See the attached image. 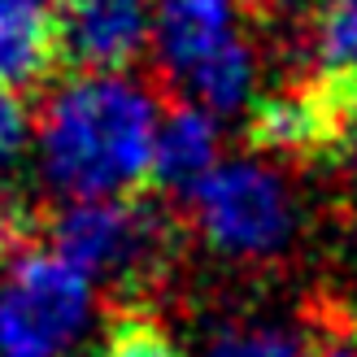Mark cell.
<instances>
[{
	"mask_svg": "<svg viewBox=\"0 0 357 357\" xmlns=\"http://www.w3.org/2000/svg\"><path fill=\"white\" fill-rule=\"evenodd\" d=\"M157 122L162 105L135 75H70L35 118L40 178L66 205L135 196L153 170Z\"/></svg>",
	"mask_w": 357,
	"mask_h": 357,
	"instance_id": "6da1fadb",
	"label": "cell"
},
{
	"mask_svg": "<svg viewBox=\"0 0 357 357\" xmlns=\"http://www.w3.org/2000/svg\"><path fill=\"white\" fill-rule=\"evenodd\" d=\"M153 52L196 109L218 122L253 109L257 52L240 35L236 0H153Z\"/></svg>",
	"mask_w": 357,
	"mask_h": 357,
	"instance_id": "7a4b0ae2",
	"label": "cell"
},
{
	"mask_svg": "<svg viewBox=\"0 0 357 357\" xmlns=\"http://www.w3.org/2000/svg\"><path fill=\"white\" fill-rule=\"evenodd\" d=\"M48 248L92 283L149 288L174 266L178 227L166 218V209L135 196L75 201L48 222Z\"/></svg>",
	"mask_w": 357,
	"mask_h": 357,
	"instance_id": "3957f363",
	"label": "cell"
},
{
	"mask_svg": "<svg viewBox=\"0 0 357 357\" xmlns=\"http://www.w3.org/2000/svg\"><path fill=\"white\" fill-rule=\"evenodd\" d=\"M96 323V283L44 244L0 266V357H70Z\"/></svg>",
	"mask_w": 357,
	"mask_h": 357,
	"instance_id": "277c9868",
	"label": "cell"
},
{
	"mask_svg": "<svg viewBox=\"0 0 357 357\" xmlns=\"http://www.w3.org/2000/svg\"><path fill=\"white\" fill-rule=\"evenodd\" d=\"M188 201L201 240L227 261H271L301 227L296 192L266 157H222Z\"/></svg>",
	"mask_w": 357,
	"mask_h": 357,
	"instance_id": "5b68a950",
	"label": "cell"
},
{
	"mask_svg": "<svg viewBox=\"0 0 357 357\" xmlns=\"http://www.w3.org/2000/svg\"><path fill=\"white\" fill-rule=\"evenodd\" d=\"M52 17L75 75H131L153 48V0H61Z\"/></svg>",
	"mask_w": 357,
	"mask_h": 357,
	"instance_id": "8992f818",
	"label": "cell"
},
{
	"mask_svg": "<svg viewBox=\"0 0 357 357\" xmlns=\"http://www.w3.org/2000/svg\"><path fill=\"white\" fill-rule=\"evenodd\" d=\"M218 162H222V122L218 118L196 109L188 100L162 109L157 139H153L149 183H157L162 192L192 196L213 170H218Z\"/></svg>",
	"mask_w": 357,
	"mask_h": 357,
	"instance_id": "52a82bcc",
	"label": "cell"
},
{
	"mask_svg": "<svg viewBox=\"0 0 357 357\" xmlns=\"http://www.w3.org/2000/svg\"><path fill=\"white\" fill-rule=\"evenodd\" d=\"M340 114L327 96L310 92H271L257 96L248 109V135L261 157H314L340 139Z\"/></svg>",
	"mask_w": 357,
	"mask_h": 357,
	"instance_id": "ba28073f",
	"label": "cell"
},
{
	"mask_svg": "<svg viewBox=\"0 0 357 357\" xmlns=\"http://www.w3.org/2000/svg\"><path fill=\"white\" fill-rule=\"evenodd\" d=\"M57 61V17L44 0H0V87L22 96V87L44 83Z\"/></svg>",
	"mask_w": 357,
	"mask_h": 357,
	"instance_id": "9c48e42d",
	"label": "cell"
},
{
	"mask_svg": "<svg viewBox=\"0 0 357 357\" xmlns=\"http://www.w3.org/2000/svg\"><path fill=\"white\" fill-rule=\"evenodd\" d=\"M318 92L340 118H357V9H323L314 31Z\"/></svg>",
	"mask_w": 357,
	"mask_h": 357,
	"instance_id": "30bf717a",
	"label": "cell"
},
{
	"mask_svg": "<svg viewBox=\"0 0 357 357\" xmlns=\"http://www.w3.org/2000/svg\"><path fill=\"white\" fill-rule=\"evenodd\" d=\"M205 357H310V340L283 323H231L213 331Z\"/></svg>",
	"mask_w": 357,
	"mask_h": 357,
	"instance_id": "8fae6325",
	"label": "cell"
},
{
	"mask_svg": "<svg viewBox=\"0 0 357 357\" xmlns=\"http://www.w3.org/2000/svg\"><path fill=\"white\" fill-rule=\"evenodd\" d=\"M96 357H188V353L178 349L162 318H153L149 310H127L105 327Z\"/></svg>",
	"mask_w": 357,
	"mask_h": 357,
	"instance_id": "7c38bea8",
	"label": "cell"
},
{
	"mask_svg": "<svg viewBox=\"0 0 357 357\" xmlns=\"http://www.w3.org/2000/svg\"><path fill=\"white\" fill-rule=\"evenodd\" d=\"M31 139H35V118L26 109V100L0 87V166H13Z\"/></svg>",
	"mask_w": 357,
	"mask_h": 357,
	"instance_id": "4fadbf2b",
	"label": "cell"
},
{
	"mask_svg": "<svg viewBox=\"0 0 357 357\" xmlns=\"http://www.w3.org/2000/svg\"><path fill=\"white\" fill-rule=\"evenodd\" d=\"M26 231H31L26 209L17 205L13 196H5V188H0V266L26 248Z\"/></svg>",
	"mask_w": 357,
	"mask_h": 357,
	"instance_id": "5bb4252c",
	"label": "cell"
},
{
	"mask_svg": "<svg viewBox=\"0 0 357 357\" xmlns=\"http://www.w3.org/2000/svg\"><path fill=\"white\" fill-rule=\"evenodd\" d=\"M310 357H357V327H335L310 340Z\"/></svg>",
	"mask_w": 357,
	"mask_h": 357,
	"instance_id": "9a60e30c",
	"label": "cell"
},
{
	"mask_svg": "<svg viewBox=\"0 0 357 357\" xmlns=\"http://www.w3.org/2000/svg\"><path fill=\"white\" fill-rule=\"evenodd\" d=\"M323 9H357V0H323Z\"/></svg>",
	"mask_w": 357,
	"mask_h": 357,
	"instance_id": "2e32d148",
	"label": "cell"
}]
</instances>
